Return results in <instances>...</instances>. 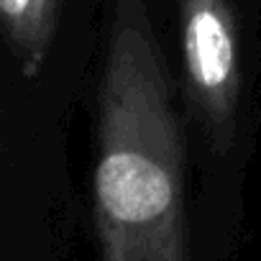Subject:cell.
<instances>
[{"label": "cell", "instance_id": "cell-3", "mask_svg": "<svg viewBox=\"0 0 261 261\" xmlns=\"http://www.w3.org/2000/svg\"><path fill=\"white\" fill-rule=\"evenodd\" d=\"M0 13L18 64L29 77L36 74L46 62L57 31L59 0H0Z\"/></svg>", "mask_w": 261, "mask_h": 261}, {"label": "cell", "instance_id": "cell-1", "mask_svg": "<svg viewBox=\"0 0 261 261\" xmlns=\"http://www.w3.org/2000/svg\"><path fill=\"white\" fill-rule=\"evenodd\" d=\"M92 220L97 261H213L195 236L182 134L146 0H113Z\"/></svg>", "mask_w": 261, "mask_h": 261}, {"label": "cell", "instance_id": "cell-2", "mask_svg": "<svg viewBox=\"0 0 261 261\" xmlns=\"http://www.w3.org/2000/svg\"><path fill=\"white\" fill-rule=\"evenodd\" d=\"M177 8L187 92L215 154H225L236 139L241 100V54L230 0H177Z\"/></svg>", "mask_w": 261, "mask_h": 261}]
</instances>
